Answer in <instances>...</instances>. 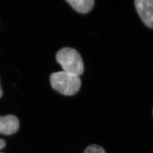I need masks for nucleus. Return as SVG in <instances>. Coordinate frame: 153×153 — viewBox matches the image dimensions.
<instances>
[{"label":"nucleus","instance_id":"obj_3","mask_svg":"<svg viewBox=\"0 0 153 153\" xmlns=\"http://www.w3.org/2000/svg\"><path fill=\"white\" fill-rule=\"evenodd\" d=\"M134 5L144 25L153 29V0H136Z\"/></svg>","mask_w":153,"mask_h":153},{"label":"nucleus","instance_id":"obj_5","mask_svg":"<svg viewBox=\"0 0 153 153\" xmlns=\"http://www.w3.org/2000/svg\"><path fill=\"white\" fill-rule=\"evenodd\" d=\"M71 7L81 14H87L93 9L94 0H66Z\"/></svg>","mask_w":153,"mask_h":153},{"label":"nucleus","instance_id":"obj_1","mask_svg":"<svg viewBox=\"0 0 153 153\" xmlns=\"http://www.w3.org/2000/svg\"><path fill=\"white\" fill-rule=\"evenodd\" d=\"M50 82L55 90L66 96L76 94L81 86L79 76L65 71L52 73L50 76Z\"/></svg>","mask_w":153,"mask_h":153},{"label":"nucleus","instance_id":"obj_2","mask_svg":"<svg viewBox=\"0 0 153 153\" xmlns=\"http://www.w3.org/2000/svg\"><path fill=\"white\" fill-rule=\"evenodd\" d=\"M56 59L62 68L63 71L77 76L83 73L84 65L82 57L76 49L70 47L60 49L56 53Z\"/></svg>","mask_w":153,"mask_h":153},{"label":"nucleus","instance_id":"obj_6","mask_svg":"<svg viewBox=\"0 0 153 153\" xmlns=\"http://www.w3.org/2000/svg\"><path fill=\"white\" fill-rule=\"evenodd\" d=\"M83 153H107L104 148L96 144L88 146Z\"/></svg>","mask_w":153,"mask_h":153},{"label":"nucleus","instance_id":"obj_8","mask_svg":"<svg viewBox=\"0 0 153 153\" xmlns=\"http://www.w3.org/2000/svg\"><path fill=\"white\" fill-rule=\"evenodd\" d=\"M2 95H3V93H2V88L1 87V85H0V98L2 97Z\"/></svg>","mask_w":153,"mask_h":153},{"label":"nucleus","instance_id":"obj_7","mask_svg":"<svg viewBox=\"0 0 153 153\" xmlns=\"http://www.w3.org/2000/svg\"><path fill=\"white\" fill-rule=\"evenodd\" d=\"M6 142L4 140L0 139V150L4 149L5 147Z\"/></svg>","mask_w":153,"mask_h":153},{"label":"nucleus","instance_id":"obj_4","mask_svg":"<svg viewBox=\"0 0 153 153\" xmlns=\"http://www.w3.org/2000/svg\"><path fill=\"white\" fill-rule=\"evenodd\" d=\"M19 128V121L13 115L0 116V134L10 136L16 133Z\"/></svg>","mask_w":153,"mask_h":153},{"label":"nucleus","instance_id":"obj_10","mask_svg":"<svg viewBox=\"0 0 153 153\" xmlns=\"http://www.w3.org/2000/svg\"></svg>","mask_w":153,"mask_h":153},{"label":"nucleus","instance_id":"obj_9","mask_svg":"<svg viewBox=\"0 0 153 153\" xmlns=\"http://www.w3.org/2000/svg\"></svg>","mask_w":153,"mask_h":153}]
</instances>
